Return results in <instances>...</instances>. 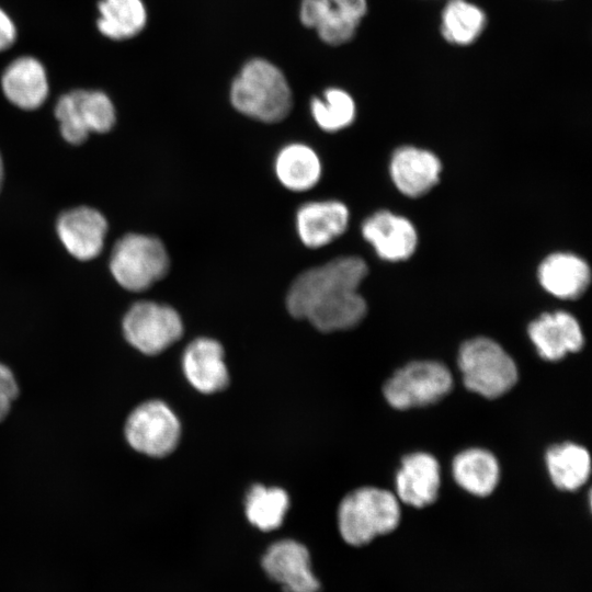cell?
I'll list each match as a JSON object with an SVG mask.
<instances>
[{
  "instance_id": "ba28073f",
  "label": "cell",
  "mask_w": 592,
  "mask_h": 592,
  "mask_svg": "<svg viewBox=\"0 0 592 592\" xmlns=\"http://www.w3.org/2000/svg\"><path fill=\"white\" fill-rule=\"evenodd\" d=\"M124 432L127 443L135 451L150 457H163L177 447L181 425L167 403L149 400L129 413Z\"/></svg>"
},
{
  "instance_id": "f1b7e54d",
  "label": "cell",
  "mask_w": 592,
  "mask_h": 592,
  "mask_svg": "<svg viewBox=\"0 0 592 592\" xmlns=\"http://www.w3.org/2000/svg\"><path fill=\"white\" fill-rule=\"evenodd\" d=\"M18 392L19 387L12 371L0 363V421L9 413Z\"/></svg>"
},
{
  "instance_id": "4dcf8cb0",
  "label": "cell",
  "mask_w": 592,
  "mask_h": 592,
  "mask_svg": "<svg viewBox=\"0 0 592 592\" xmlns=\"http://www.w3.org/2000/svg\"><path fill=\"white\" fill-rule=\"evenodd\" d=\"M3 160H2V157L0 155V187L2 185V181H3V174H4V169H3Z\"/></svg>"
},
{
  "instance_id": "30bf717a",
  "label": "cell",
  "mask_w": 592,
  "mask_h": 592,
  "mask_svg": "<svg viewBox=\"0 0 592 592\" xmlns=\"http://www.w3.org/2000/svg\"><path fill=\"white\" fill-rule=\"evenodd\" d=\"M56 230L61 243L73 258L89 261L98 257L104 247L107 221L99 210L79 206L58 217Z\"/></svg>"
},
{
  "instance_id": "d6986e66",
  "label": "cell",
  "mask_w": 592,
  "mask_h": 592,
  "mask_svg": "<svg viewBox=\"0 0 592 592\" xmlns=\"http://www.w3.org/2000/svg\"><path fill=\"white\" fill-rule=\"evenodd\" d=\"M540 285L555 297L576 299L589 287L591 270L580 257L557 252L548 255L538 267Z\"/></svg>"
},
{
  "instance_id": "603a6c76",
  "label": "cell",
  "mask_w": 592,
  "mask_h": 592,
  "mask_svg": "<svg viewBox=\"0 0 592 592\" xmlns=\"http://www.w3.org/2000/svg\"><path fill=\"white\" fill-rule=\"evenodd\" d=\"M100 32L121 41L137 35L145 26L147 13L141 0H101L99 2Z\"/></svg>"
},
{
  "instance_id": "7402d4cb",
  "label": "cell",
  "mask_w": 592,
  "mask_h": 592,
  "mask_svg": "<svg viewBox=\"0 0 592 592\" xmlns=\"http://www.w3.org/2000/svg\"><path fill=\"white\" fill-rule=\"evenodd\" d=\"M546 465L554 485L565 491L581 488L591 471L589 452L574 443L551 446L546 453Z\"/></svg>"
},
{
  "instance_id": "3957f363",
  "label": "cell",
  "mask_w": 592,
  "mask_h": 592,
  "mask_svg": "<svg viewBox=\"0 0 592 592\" xmlns=\"http://www.w3.org/2000/svg\"><path fill=\"white\" fill-rule=\"evenodd\" d=\"M400 521L397 498L389 491L363 487L343 498L338 522L343 539L353 546L369 543L378 535L394 531Z\"/></svg>"
},
{
  "instance_id": "4316f807",
  "label": "cell",
  "mask_w": 592,
  "mask_h": 592,
  "mask_svg": "<svg viewBox=\"0 0 592 592\" xmlns=\"http://www.w3.org/2000/svg\"><path fill=\"white\" fill-rule=\"evenodd\" d=\"M83 124L89 133H107L115 124V109L101 91H71Z\"/></svg>"
},
{
  "instance_id": "83f0119b",
  "label": "cell",
  "mask_w": 592,
  "mask_h": 592,
  "mask_svg": "<svg viewBox=\"0 0 592 592\" xmlns=\"http://www.w3.org/2000/svg\"><path fill=\"white\" fill-rule=\"evenodd\" d=\"M55 116L59 121L64 139L71 145L84 143L89 130L83 124L71 92L59 98L55 106Z\"/></svg>"
},
{
  "instance_id": "5bb4252c",
  "label": "cell",
  "mask_w": 592,
  "mask_h": 592,
  "mask_svg": "<svg viewBox=\"0 0 592 592\" xmlns=\"http://www.w3.org/2000/svg\"><path fill=\"white\" fill-rule=\"evenodd\" d=\"M183 373L189 383L203 394L223 390L229 380L220 343L209 338H197L184 350Z\"/></svg>"
},
{
  "instance_id": "9c48e42d",
  "label": "cell",
  "mask_w": 592,
  "mask_h": 592,
  "mask_svg": "<svg viewBox=\"0 0 592 592\" xmlns=\"http://www.w3.org/2000/svg\"><path fill=\"white\" fill-rule=\"evenodd\" d=\"M367 11L366 0H303L300 21L330 45L349 42Z\"/></svg>"
},
{
  "instance_id": "9a60e30c",
  "label": "cell",
  "mask_w": 592,
  "mask_h": 592,
  "mask_svg": "<svg viewBox=\"0 0 592 592\" xmlns=\"http://www.w3.org/2000/svg\"><path fill=\"white\" fill-rule=\"evenodd\" d=\"M441 169V162L433 152L411 146L398 148L390 161L394 184L410 197L428 193L437 183Z\"/></svg>"
},
{
  "instance_id": "484cf974",
  "label": "cell",
  "mask_w": 592,
  "mask_h": 592,
  "mask_svg": "<svg viewBox=\"0 0 592 592\" xmlns=\"http://www.w3.org/2000/svg\"><path fill=\"white\" fill-rule=\"evenodd\" d=\"M314 119L326 132H338L348 127L355 118V103L344 90L331 88L323 98L311 102Z\"/></svg>"
},
{
  "instance_id": "7c38bea8",
  "label": "cell",
  "mask_w": 592,
  "mask_h": 592,
  "mask_svg": "<svg viewBox=\"0 0 592 592\" xmlns=\"http://www.w3.org/2000/svg\"><path fill=\"white\" fill-rule=\"evenodd\" d=\"M362 234L378 257L386 261L410 258L418 243L412 223L388 210H379L369 216L362 225Z\"/></svg>"
},
{
  "instance_id": "277c9868",
  "label": "cell",
  "mask_w": 592,
  "mask_h": 592,
  "mask_svg": "<svg viewBox=\"0 0 592 592\" xmlns=\"http://www.w3.org/2000/svg\"><path fill=\"white\" fill-rule=\"evenodd\" d=\"M170 259L164 244L156 237L127 234L114 244L110 270L125 289L143 292L169 272Z\"/></svg>"
},
{
  "instance_id": "d4e9b609",
  "label": "cell",
  "mask_w": 592,
  "mask_h": 592,
  "mask_svg": "<svg viewBox=\"0 0 592 592\" xmlns=\"http://www.w3.org/2000/svg\"><path fill=\"white\" fill-rule=\"evenodd\" d=\"M288 504V496L283 489L254 485L246 498V515L255 527L272 531L283 523Z\"/></svg>"
},
{
  "instance_id": "44dd1931",
  "label": "cell",
  "mask_w": 592,
  "mask_h": 592,
  "mask_svg": "<svg viewBox=\"0 0 592 592\" xmlns=\"http://www.w3.org/2000/svg\"><path fill=\"white\" fill-rule=\"evenodd\" d=\"M453 476L464 490L475 496L486 497L498 485L499 464L490 452L482 448H469L454 458Z\"/></svg>"
},
{
  "instance_id": "ffe728a7",
  "label": "cell",
  "mask_w": 592,
  "mask_h": 592,
  "mask_svg": "<svg viewBox=\"0 0 592 592\" xmlns=\"http://www.w3.org/2000/svg\"><path fill=\"white\" fill-rule=\"evenodd\" d=\"M275 173L288 190L303 192L314 187L321 177V162L315 150L304 144H291L275 158Z\"/></svg>"
},
{
  "instance_id": "ac0fdd59",
  "label": "cell",
  "mask_w": 592,
  "mask_h": 592,
  "mask_svg": "<svg viewBox=\"0 0 592 592\" xmlns=\"http://www.w3.org/2000/svg\"><path fill=\"white\" fill-rule=\"evenodd\" d=\"M1 86L7 99L23 110L39 107L48 95L45 68L33 57H20L4 70Z\"/></svg>"
},
{
  "instance_id": "4fadbf2b",
  "label": "cell",
  "mask_w": 592,
  "mask_h": 592,
  "mask_svg": "<svg viewBox=\"0 0 592 592\" xmlns=\"http://www.w3.org/2000/svg\"><path fill=\"white\" fill-rule=\"evenodd\" d=\"M528 335L538 354L547 361H559L577 352L584 342L579 322L566 311L543 314L530 323Z\"/></svg>"
},
{
  "instance_id": "cb8c5ba5",
  "label": "cell",
  "mask_w": 592,
  "mask_h": 592,
  "mask_svg": "<svg viewBox=\"0 0 592 592\" xmlns=\"http://www.w3.org/2000/svg\"><path fill=\"white\" fill-rule=\"evenodd\" d=\"M486 13L467 0H449L442 11L441 32L451 44L469 45L486 27Z\"/></svg>"
},
{
  "instance_id": "5b68a950",
  "label": "cell",
  "mask_w": 592,
  "mask_h": 592,
  "mask_svg": "<svg viewBox=\"0 0 592 592\" xmlns=\"http://www.w3.org/2000/svg\"><path fill=\"white\" fill-rule=\"evenodd\" d=\"M458 366L465 386L490 399L508 392L517 380L513 358L496 341L483 337L460 346Z\"/></svg>"
},
{
  "instance_id": "8992f818",
  "label": "cell",
  "mask_w": 592,
  "mask_h": 592,
  "mask_svg": "<svg viewBox=\"0 0 592 592\" xmlns=\"http://www.w3.org/2000/svg\"><path fill=\"white\" fill-rule=\"evenodd\" d=\"M453 378L446 366L433 361H417L398 369L384 385V396L396 409L434 403L449 392Z\"/></svg>"
},
{
  "instance_id": "2e32d148",
  "label": "cell",
  "mask_w": 592,
  "mask_h": 592,
  "mask_svg": "<svg viewBox=\"0 0 592 592\" xmlns=\"http://www.w3.org/2000/svg\"><path fill=\"white\" fill-rule=\"evenodd\" d=\"M348 224L349 209L339 201L309 202L296 215L298 236L308 248L330 243L346 230Z\"/></svg>"
},
{
  "instance_id": "8fae6325",
  "label": "cell",
  "mask_w": 592,
  "mask_h": 592,
  "mask_svg": "<svg viewBox=\"0 0 592 592\" xmlns=\"http://www.w3.org/2000/svg\"><path fill=\"white\" fill-rule=\"evenodd\" d=\"M307 548L293 539H283L269 547L262 567L286 592H318L320 584L310 569Z\"/></svg>"
},
{
  "instance_id": "6da1fadb",
  "label": "cell",
  "mask_w": 592,
  "mask_h": 592,
  "mask_svg": "<svg viewBox=\"0 0 592 592\" xmlns=\"http://www.w3.org/2000/svg\"><path fill=\"white\" fill-rule=\"evenodd\" d=\"M367 272L365 261L357 257H341L309 269L292 283L287 309L322 332L353 328L366 314L358 286Z\"/></svg>"
},
{
  "instance_id": "7a4b0ae2",
  "label": "cell",
  "mask_w": 592,
  "mask_h": 592,
  "mask_svg": "<svg viewBox=\"0 0 592 592\" xmlns=\"http://www.w3.org/2000/svg\"><path fill=\"white\" fill-rule=\"evenodd\" d=\"M230 100L237 111L264 123L284 119L293 105L285 76L272 62L261 58L242 67L231 84Z\"/></svg>"
},
{
  "instance_id": "52a82bcc",
  "label": "cell",
  "mask_w": 592,
  "mask_h": 592,
  "mask_svg": "<svg viewBox=\"0 0 592 592\" xmlns=\"http://www.w3.org/2000/svg\"><path fill=\"white\" fill-rule=\"evenodd\" d=\"M122 328L126 341L147 355L161 353L183 333L181 317L172 307L149 300L134 304Z\"/></svg>"
},
{
  "instance_id": "f546056e",
  "label": "cell",
  "mask_w": 592,
  "mask_h": 592,
  "mask_svg": "<svg viewBox=\"0 0 592 592\" xmlns=\"http://www.w3.org/2000/svg\"><path fill=\"white\" fill-rule=\"evenodd\" d=\"M15 26L10 16L0 8V52L10 47L15 39Z\"/></svg>"
},
{
  "instance_id": "e0dca14e",
  "label": "cell",
  "mask_w": 592,
  "mask_h": 592,
  "mask_svg": "<svg viewBox=\"0 0 592 592\" xmlns=\"http://www.w3.org/2000/svg\"><path fill=\"white\" fill-rule=\"evenodd\" d=\"M440 482L439 463L432 455L409 454L396 476L397 494L402 502L423 508L435 501Z\"/></svg>"
}]
</instances>
